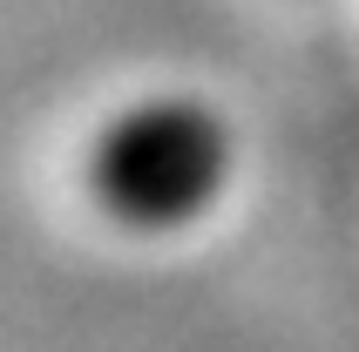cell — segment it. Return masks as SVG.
Returning a JSON list of instances; mask_svg holds the SVG:
<instances>
[{"label":"cell","instance_id":"cell-1","mask_svg":"<svg viewBox=\"0 0 359 352\" xmlns=\"http://www.w3.org/2000/svg\"><path fill=\"white\" fill-rule=\"evenodd\" d=\"M231 122L190 95H156L102 122L81 183L109 224L122 231H183L217 210L231 183Z\"/></svg>","mask_w":359,"mask_h":352}]
</instances>
